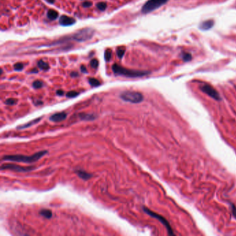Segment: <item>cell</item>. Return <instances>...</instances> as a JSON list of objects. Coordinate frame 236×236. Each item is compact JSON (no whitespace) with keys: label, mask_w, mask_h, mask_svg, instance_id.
<instances>
[{"label":"cell","mask_w":236,"mask_h":236,"mask_svg":"<svg viewBox=\"0 0 236 236\" xmlns=\"http://www.w3.org/2000/svg\"><path fill=\"white\" fill-rule=\"evenodd\" d=\"M82 6H83V7H85V8H88V7L92 6V2H91V1H84V2L82 4Z\"/></svg>","instance_id":"cell-28"},{"label":"cell","mask_w":236,"mask_h":236,"mask_svg":"<svg viewBox=\"0 0 236 236\" xmlns=\"http://www.w3.org/2000/svg\"><path fill=\"white\" fill-rule=\"evenodd\" d=\"M64 91H63V90H58L56 91V94L57 96H63V95H64Z\"/></svg>","instance_id":"cell-30"},{"label":"cell","mask_w":236,"mask_h":236,"mask_svg":"<svg viewBox=\"0 0 236 236\" xmlns=\"http://www.w3.org/2000/svg\"><path fill=\"white\" fill-rule=\"evenodd\" d=\"M40 215L46 219H50L52 217V212L49 209H42L40 211Z\"/></svg>","instance_id":"cell-17"},{"label":"cell","mask_w":236,"mask_h":236,"mask_svg":"<svg viewBox=\"0 0 236 236\" xmlns=\"http://www.w3.org/2000/svg\"><path fill=\"white\" fill-rule=\"evenodd\" d=\"M67 116V113L64 111H61V112H57L55 114H53L50 117L49 119L53 122H61L65 119Z\"/></svg>","instance_id":"cell-10"},{"label":"cell","mask_w":236,"mask_h":236,"mask_svg":"<svg viewBox=\"0 0 236 236\" xmlns=\"http://www.w3.org/2000/svg\"><path fill=\"white\" fill-rule=\"evenodd\" d=\"M33 72H35V73H38V70L33 69V71H31V73H33Z\"/></svg>","instance_id":"cell-35"},{"label":"cell","mask_w":236,"mask_h":236,"mask_svg":"<svg viewBox=\"0 0 236 236\" xmlns=\"http://www.w3.org/2000/svg\"><path fill=\"white\" fill-rule=\"evenodd\" d=\"M14 69L15 71H22L24 68V65L22 64V63L18 62L16 64H14Z\"/></svg>","instance_id":"cell-25"},{"label":"cell","mask_w":236,"mask_h":236,"mask_svg":"<svg viewBox=\"0 0 236 236\" xmlns=\"http://www.w3.org/2000/svg\"><path fill=\"white\" fill-rule=\"evenodd\" d=\"M168 0H148L145 3L141 8V12L144 14L150 13L156 9L160 8L161 6L166 4Z\"/></svg>","instance_id":"cell-4"},{"label":"cell","mask_w":236,"mask_h":236,"mask_svg":"<svg viewBox=\"0 0 236 236\" xmlns=\"http://www.w3.org/2000/svg\"><path fill=\"white\" fill-rule=\"evenodd\" d=\"M78 95H79L78 92H76V91H70V92L67 93L66 96L68 98H74Z\"/></svg>","instance_id":"cell-22"},{"label":"cell","mask_w":236,"mask_h":236,"mask_svg":"<svg viewBox=\"0 0 236 236\" xmlns=\"http://www.w3.org/2000/svg\"><path fill=\"white\" fill-rule=\"evenodd\" d=\"M181 57L184 62H188V61H190L191 59H192V55H191L190 53H187V52H183V53H182Z\"/></svg>","instance_id":"cell-18"},{"label":"cell","mask_w":236,"mask_h":236,"mask_svg":"<svg viewBox=\"0 0 236 236\" xmlns=\"http://www.w3.org/2000/svg\"><path fill=\"white\" fill-rule=\"evenodd\" d=\"M81 71L83 72V73H85V74H87V68L85 67V66H84V65H82V66L81 67Z\"/></svg>","instance_id":"cell-31"},{"label":"cell","mask_w":236,"mask_h":236,"mask_svg":"<svg viewBox=\"0 0 236 236\" xmlns=\"http://www.w3.org/2000/svg\"><path fill=\"white\" fill-rule=\"evenodd\" d=\"M200 89L201 90L202 92L205 93L206 94H207V95L209 96L210 97L215 99V101H220L221 100L220 95L219 94V93L217 92V91L215 90V88H213L211 85H210L209 84L202 85H200Z\"/></svg>","instance_id":"cell-8"},{"label":"cell","mask_w":236,"mask_h":236,"mask_svg":"<svg viewBox=\"0 0 236 236\" xmlns=\"http://www.w3.org/2000/svg\"><path fill=\"white\" fill-rule=\"evenodd\" d=\"M90 65L92 68L96 69L98 67V61L96 59H92V60L90 61Z\"/></svg>","instance_id":"cell-26"},{"label":"cell","mask_w":236,"mask_h":236,"mask_svg":"<svg viewBox=\"0 0 236 236\" xmlns=\"http://www.w3.org/2000/svg\"><path fill=\"white\" fill-rule=\"evenodd\" d=\"M47 152H48L46 150H42V151L36 152L34 155L31 156L21 155H5L2 157V160L15 161V162H22L26 163H32L38 161L40 158H42L43 156L46 155Z\"/></svg>","instance_id":"cell-1"},{"label":"cell","mask_w":236,"mask_h":236,"mask_svg":"<svg viewBox=\"0 0 236 236\" xmlns=\"http://www.w3.org/2000/svg\"><path fill=\"white\" fill-rule=\"evenodd\" d=\"M96 7H97V8L99 9L100 11H103L107 8V4H106V3L105 2H98L96 4Z\"/></svg>","instance_id":"cell-21"},{"label":"cell","mask_w":236,"mask_h":236,"mask_svg":"<svg viewBox=\"0 0 236 236\" xmlns=\"http://www.w3.org/2000/svg\"><path fill=\"white\" fill-rule=\"evenodd\" d=\"M71 77H74V78L78 77V74L76 71L71 72Z\"/></svg>","instance_id":"cell-32"},{"label":"cell","mask_w":236,"mask_h":236,"mask_svg":"<svg viewBox=\"0 0 236 236\" xmlns=\"http://www.w3.org/2000/svg\"><path fill=\"white\" fill-rule=\"evenodd\" d=\"M34 169H35V167H33V166L25 167V166H20V165L13 164V163H5V164H3L2 166H1V170H11L16 171V172H29V171L34 170Z\"/></svg>","instance_id":"cell-7"},{"label":"cell","mask_w":236,"mask_h":236,"mask_svg":"<svg viewBox=\"0 0 236 236\" xmlns=\"http://www.w3.org/2000/svg\"><path fill=\"white\" fill-rule=\"evenodd\" d=\"M42 119V117H40V118H35V119H33L32 120H31L30 122L27 123H25L24 124V125H21L20 126H18V127H17V129L18 130H22V129H26V128H28V127H30L31 126H32L33 125H35V124H37L38 123H39Z\"/></svg>","instance_id":"cell-13"},{"label":"cell","mask_w":236,"mask_h":236,"mask_svg":"<svg viewBox=\"0 0 236 236\" xmlns=\"http://www.w3.org/2000/svg\"><path fill=\"white\" fill-rule=\"evenodd\" d=\"M89 83H90V84L92 85V87H98L101 85L100 81L97 79L94 78H90L89 79Z\"/></svg>","instance_id":"cell-19"},{"label":"cell","mask_w":236,"mask_h":236,"mask_svg":"<svg viewBox=\"0 0 236 236\" xmlns=\"http://www.w3.org/2000/svg\"><path fill=\"white\" fill-rule=\"evenodd\" d=\"M59 14L56 11L51 9L47 12V18L51 20H55L58 18Z\"/></svg>","instance_id":"cell-15"},{"label":"cell","mask_w":236,"mask_h":236,"mask_svg":"<svg viewBox=\"0 0 236 236\" xmlns=\"http://www.w3.org/2000/svg\"><path fill=\"white\" fill-rule=\"evenodd\" d=\"M94 32H95V31L94 29H90V28L83 29L78 31V32H76L72 36V38L74 40L78 41V42H85V41L90 40V39L93 38Z\"/></svg>","instance_id":"cell-5"},{"label":"cell","mask_w":236,"mask_h":236,"mask_svg":"<svg viewBox=\"0 0 236 236\" xmlns=\"http://www.w3.org/2000/svg\"><path fill=\"white\" fill-rule=\"evenodd\" d=\"M79 117L81 118V119L85 120H93L96 118V116L94 114H85V113H83V114H80Z\"/></svg>","instance_id":"cell-14"},{"label":"cell","mask_w":236,"mask_h":236,"mask_svg":"<svg viewBox=\"0 0 236 236\" xmlns=\"http://www.w3.org/2000/svg\"><path fill=\"white\" fill-rule=\"evenodd\" d=\"M144 211L146 212L147 214L150 215V216L154 217V218L157 219V220H159V222L161 223V224H163V225L165 226V227L166 228L169 235H174V233H173V231H172V228H171L170 224H169V222L166 220V218H164V217H163V216H161V215L155 213V212L150 211L149 209H148V208H146V207H144Z\"/></svg>","instance_id":"cell-6"},{"label":"cell","mask_w":236,"mask_h":236,"mask_svg":"<svg viewBox=\"0 0 236 236\" xmlns=\"http://www.w3.org/2000/svg\"><path fill=\"white\" fill-rule=\"evenodd\" d=\"M17 103V100L14 98H8L5 101V103L8 105H13Z\"/></svg>","instance_id":"cell-27"},{"label":"cell","mask_w":236,"mask_h":236,"mask_svg":"<svg viewBox=\"0 0 236 236\" xmlns=\"http://www.w3.org/2000/svg\"><path fill=\"white\" fill-rule=\"evenodd\" d=\"M45 1L49 4H53L55 2V0H45Z\"/></svg>","instance_id":"cell-34"},{"label":"cell","mask_w":236,"mask_h":236,"mask_svg":"<svg viewBox=\"0 0 236 236\" xmlns=\"http://www.w3.org/2000/svg\"><path fill=\"white\" fill-rule=\"evenodd\" d=\"M59 22L62 26L64 27H67V26L73 25L76 23V20L73 18L67 16V15H62L60 18Z\"/></svg>","instance_id":"cell-9"},{"label":"cell","mask_w":236,"mask_h":236,"mask_svg":"<svg viewBox=\"0 0 236 236\" xmlns=\"http://www.w3.org/2000/svg\"><path fill=\"white\" fill-rule=\"evenodd\" d=\"M231 210H232V215L234 217V218L236 219V206L233 204H231Z\"/></svg>","instance_id":"cell-29"},{"label":"cell","mask_w":236,"mask_h":236,"mask_svg":"<svg viewBox=\"0 0 236 236\" xmlns=\"http://www.w3.org/2000/svg\"><path fill=\"white\" fill-rule=\"evenodd\" d=\"M120 98L124 101L132 103H139L144 101V96L140 92L125 91L120 94Z\"/></svg>","instance_id":"cell-3"},{"label":"cell","mask_w":236,"mask_h":236,"mask_svg":"<svg viewBox=\"0 0 236 236\" xmlns=\"http://www.w3.org/2000/svg\"><path fill=\"white\" fill-rule=\"evenodd\" d=\"M38 67L40 69L43 70V71H47L49 69V65L47 62H45L44 60H40L38 61Z\"/></svg>","instance_id":"cell-16"},{"label":"cell","mask_w":236,"mask_h":236,"mask_svg":"<svg viewBox=\"0 0 236 236\" xmlns=\"http://www.w3.org/2000/svg\"><path fill=\"white\" fill-rule=\"evenodd\" d=\"M75 172L80 178H81L82 179L85 180V181H87V180L90 179V178L92 176V174L88 173V172H86V171H85L83 170H76Z\"/></svg>","instance_id":"cell-11"},{"label":"cell","mask_w":236,"mask_h":236,"mask_svg":"<svg viewBox=\"0 0 236 236\" xmlns=\"http://www.w3.org/2000/svg\"><path fill=\"white\" fill-rule=\"evenodd\" d=\"M35 105H42L43 104V102L40 101H37L36 102H34Z\"/></svg>","instance_id":"cell-33"},{"label":"cell","mask_w":236,"mask_h":236,"mask_svg":"<svg viewBox=\"0 0 236 236\" xmlns=\"http://www.w3.org/2000/svg\"><path fill=\"white\" fill-rule=\"evenodd\" d=\"M112 71L116 75L123 76L128 78L143 77V76L148 75L150 74V71H148L128 69L123 67L118 64H113Z\"/></svg>","instance_id":"cell-2"},{"label":"cell","mask_w":236,"mask_h":236,"mask_svg":"<svg viewBox=\"0 0 236 236\" xmlns=\"http://www.w3.org/2000/svg\"><path fill=\"white\" fill-rule=\"evenodd\" d=\"M111 57V51L110 49H107L105 52V60L107 62H109L110 60Z\"/></svg>","instance_id":"cell-23"},{"label":"cell","mask_w":236,"mask_h":236,"mask_svg":"<svg viewBox=\"0 0 236 236\" xmlns=\"http://www.w3.org/2000/svg\"><path fill=\"white\" fill-rule=\"evenodd\" d=\"M125 50L124 48H118V50H117V55H118V57H119V58H122L123 57L124 54H125Z\"/></svg>","instance_id":"cell-24"},{"label":"cell","mask_w":236,"mask_h":236,"mask_svg":"<svg viewBox=\"0 0 236 236\" xmlns=\"http://www.w3.org/2000/svg\"><path fill=\"white\" fill-rule=\"evenodd\" d=\"M44 83L41 81H35L33 83V87L35 89H40L43 87Z\"/></svg>","instance_id":"cell-20"},{"label":"cell","mask_w":236,"mask_h":236,"mask_svg":"<svg viewBox=\"0 0 236 236\" xmlns=\"http://www.w3.org/2000/svg\"><path fill=\"white\" fill-rule=\"evenodd\" d=\"M213 25H214V22L213 20H206V21H204L200 24V29L203 31H207L211 29L213 27Z\"/></svg>","instance_id":"cell-12"}]
</instances>
